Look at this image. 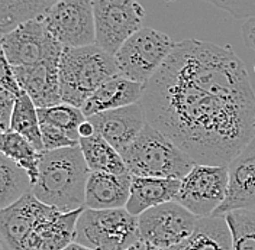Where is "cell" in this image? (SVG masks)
Here are the masks:
<instances>
[{
  "label": "cell",
  "instance_id": "6da1fadb",
  "mask_svg": "<svg viewBox=\"0 0 255 250\" xmlns=\"http://www.w3.org/2000/svg\"><path fill=\"white\" fill-rule=\"evenodd\" d=\"M139 104L148 123L196 164L228 167L255 136V93L229 45L175 44Z\"/></svg>",
  "mask_w": 255,
  "mask_h": 250
},
{
  "label": "cell",
  "instance_id": "7a4b0ae2",
  "mask_svg": "<svg viewBox=\"0 0 255 250\" xmlns=\"http://www.w3.org/2000/svg\"><path fill=\"white\" fill-rule=\"evenodd\" d=\"M90 173L80 145L42 152L32 194L63 214L79 211L86 208V187Z\"/></svg>",
  "mask_w": 255,
  "mask_h": 250
},
{
  "label": "cell",
  "instance_id": "3957f363",
  "mask_svg": "<svg viewBox=\"0 0 255 250\" xmlns=\"http://www.w3.org/2000/svg\"><path fill=\"white\" fill-rule=\"evenodd\" d=\"M115 76V58L97 45L64 48L60 61L61 101L83 109L90 95Z\"/></svg>",
  "mask_w": 255,
  "mask_h": 250
},
{
  "label": "cell",
  "instance_id": "277c9868",
  "mask_svg": "<svg viewBox=\"0 0 255 250\" xmlns=\"http://www.w3.org/2000/svg\"><path fill=\"white\" fill-rule=\"evenodd\" d=\"M122 158L128 171L141 178L181 181L196 165L174 142L149 123L122 154Z\"/></svg>",
  "mask_w": 255,
  "mask_h": 250
},
{
  "label": "cell",
  "instance_id": "5b68a950",
  "mask_svg": "<svg viewBox=\"0 0 255 250\" xmlns=\"http://www.w3.org/2000/svg\"><path fill=\"white\" fill-rule=\"evenodd\" d=\"M139 237L138 217L127 208H84L77 221L74 242L92 250H127Z\"/></svg>",
  "mask_w": 255,
  "mask_h": 250
},
{
  "label": "cell",
  "instance_id": "8992f818",
  "mask_svg": "<svg viewBox=\"0 0 255 250\" xmlns=\"http://www.w3.org/2000/svg\"><path fill=\"white\" fill-rule=\"evenodd\" d=\"M175 42L164 32L142 28L113 55L118 74L145 85L173 52Z\"/></svg>",
  "mask_w": 255,
  "mask_h": 250
},
{
  "label": "cell",
  "instance_id": "52a82bcc",
  "mask_svg": "<svg viewBox=\"0 0 255 250\" xmlns=\"http://www.w3.org/2000/svg\"><path fill=\"white\" fill-rule=\"evenodd\" d=\"M93 13L96 45L112 57L142 29L145 17L142 4L133 0H95Z\"/></svg>",
  "mask_w": 255,
  "mask_h": 250
},
{
  "label": "cell",
  "instance_id": "ba28073f",
  "mask_svg": "<svg viewBox=\"0 0 255 250\" xmlns=\"http://www.w3.org/2000/svg\"><path fill=\"white\" fill-rule=\"evenodd\" d=\"M228 167L196 164L180 182L175 203L183 205L197 219L212 217L228 194Z\"/></svg>",
  "mask_w": 255,
  "mask_h": 250
},
{
  "label": "cell",
  "instance_id": "9c48e42d",
  "mask_svg": "<svg viewBox=\"0 0 255 250\" xmlns=\"http://www.w3.org/2000/svg\"><path fill=\"white\" fill-rule=\"evenodd\" d=\"M64 47L48 32L44 19L32 20L1 38V55L12 67L61 60Z\"/></svg>",
  "mask_w": 255,
  "mask_h": 250
},
{
  "label": "cell",
  "instance_id": "30bf717a",
  "mask_svg": "<svg viewBox=\"0 0 255 250\" xmlns=\"http://www.w3.org/2000/svg\"><path fill=\"white\" fill-rule=\"evenodd\" d=\"M197 220L175 201L162 204L138 217L139 237L158 249L170 250L193 235Z\"/></svg>",
  "mask_w": 255,
  "mask_h": 250
},
{
  "label": "cell",
  "instance_id": "8fae6325",
  "mask_svg": "<svg viewBox=\"0 0 255 250\" xmlns=\"http://www.w3.org/2000/svg\"><path fill=\"white\" fill-rule=\"evenodd\" d=\"M44 23L64 48L96 45L95 13L90 0L55 1L44 17Z\"/></svg>",
  "mask_w": 255,
  "mask_h": 250
},
{
  "label": "cell",
  "instance_id": "7c38bea8",
  "mask_svg": "<svg viewBox=\"0 0 255 250\" xmlns=\"http://www.w3.org/2000/svg\"><path fill=\"white\" fill-rule=\"evenodd\" d=\"M60 214L63 213L41 203L32 192L25 195L17 203L0 211L1 246L7 250H19L36 229L57 219Z\"/></svg>",
  "mask_w": 255,
  "mask_h": 250
},
{
  "label": "cell",
  "instance_id": "4fadbf2b",
  "mask_svg": "<svg viewBox=\"0 0 255 250\" xmlns=\"http://www.w3.org/2000/svg\"><path fill=\"white\" fill-rule=\"evenodd\" d=\"M228 173L226 198L213 216H226L232 211L255 213V136L228 164Z\"/></svg>",
  "mask_w": 255,
  "mask_h": 250
},
{
  "label": "cell",
  "instance_id": "5bb4252c",
  "mask_svg": "<svg viewBox=\"0 0 255 250\" xmlns=\"http://www.w3.org/2000/svg\"><path fill=\"white\" fill-rule=\"evenodd\" d=\"M87 120L95 127L96 135L103 138L121 155L135 142L145 126L148 125L145 111L139 103L124 109L99 113L89 117Z\"/></svg>",
  "mask_w": 255,
  "mask_h": 250
},
{
  "label": "cell",
  "instance_id": "9a60e30c",
  "mask_svg": "<svg viewBox=\"0 0 255 250\" xmlns=\"http://www.w3.org/2000/svg\"><path fill=\"white\" fill-rule=\"evenodd\" d=\"M60 61L51 60L31 67H13L20 90L31 97L36 109H47L63 103L60 93Z\"/></svg>",
  "mask_w": 255,
  "mask_h": 250
},
{
  "label": "cell",
  "instance_id": "2e32d148",
  "mask_svg": "<svg viewBox=\"0 0 255 250\" xmlns=\"http://www.w3.org/2000/svg\"><path fill=\"white\" fill-rule=\"evenodd\" d=\"M133 175L92 172L86 187V208L90 210H118L125 208L132 187Z\"/></svg>",
  "mask_w": 255,
  "mask_h": 250
},
{
  "label": "cell",
  "instance_id": "e0dca14e",
  "mask_svg": "<svg viewBox=\"0 0 255 250\" xmlns=\"http://www.w3.org/2000/svg\"><path fill=\"white\" fill-rule=\"evenodd\" d=\"M143 85L122 76H115L103 83L83 106V113L89 119L99 113L124 109L138 104L142 97Z\"/></svg>",
  "mask_w": 255,
  "mask_h": 250
},
{
  "label": "cell",
  "instance_id": "ac0fdd59",
  "mask_svg": "<svg viewBox=\"0 0 255 250\" xmlns=\"http://www.w3.org/2000/svg\"><path fill=\"white\" fill-rule=\"evenodd\" d=\"M180 182L181 181L175 179L133 176L130 197L125 208L132 216L139 217L151 208L175 201L180 191Z\"/></svg>",
  "mask_w": 255,
  "mask_h": 250
},
{
  "label": "cell",
  "instance_id": "d6986e66",
  "mask_svg": "<svg viewBox=\"0 0 255 250\" xmlns=\"http://www.w3.org/2000/svg\"><path fill=\"white\" fill-rule=\"evenodd\" d=\"M83 211L84 208L60 214L57 219L42 224L19 250H64L68 245L74 243L77 221Z\"/></svg>",
  "mask_w": 255,
  "mask_h": 250
},
{
  "label": "cell",
  "instance_id": "ffe728a7",
  "mask_svg": "<svg viewBox=\"0 0 255 250\" xmlns=\"http://www.w3.org/2000/svg\"><path fill=\"white\" fill-rule=\"evenodd\" d=\"M170 250H232V233L226 217L199 219L193 235Z\"/></svg>",
  "mask_w": 255,
  "mask_h": 250
},
{
  "label": "cell",
  "instance_id": "44dd1931",
  "mask_svg": "<svg viewBox=\"0 0 255 250\" xmlns=\"http://www.w3.org/2000/svg\"><path fill=\"white\" fill-rule=\"evenodd\" d=\"M54 3V0H0L1 38L28 22L44 19Z\"/></svg>",
  "mask_w": 255,
  "mask_h": 250
},
{
  "label": "cell",
  "instance_id": "7402d4cb",
  "mask_svg": "<svg viewBox=\"0 0 255 250\" xmlns=\"http://www.w3.org/2000/svg\"><path fill=\"white\" fill-rule=\"evenodd\" d=\"M79 145L90 172H103L113 175H122L129 172L122 155L99 135L95 133L92 138L80 139Z\"/></svg>",
  "mask_w": 255,
  "mask_h": 250
},
{
  "label": "cell",
  "instance_id": "603a6c76",
  "mask_svg": "<svg viewBox=\"0 0 255 250\" xmlns=\"http://www.w3.org/2000/svg\"><path fill=\"white\" fill-rule=\"evenodd\" d=\"M31 176L22 167L6 155H0V208L4 210L31 194Z\"/></svg>",
  "mask_w": 255,
  "mask_h": 250
},
{
  "label": "cell",
  "instance_id": "cb8c5ba5",
  "mask_svg": "<svg viewBox=\"0 0 255 250\" xmlns=\"http://www.w3.org/2000/svg\"><path fill=\"white\" fill-rule=\"evenodd\" d=\"M0 151L3 155L15 161L19 167H22L25 171L29 173L32 184L35 187L39 175V161L41 154L31 142L20 136L19 133L7 130L1 133L0 138Z\"/></svg>",
  "mask_w": 255,
  "mask_h": 250
},
{
  "label": "cell",
  "instance_id": "d4e9b609",
  "mask_svg": "<svg viewBox=\"0 0 255 250\" xmlns=\"http://www.w3.org/2000/svg\"><path fill=\"white\" fill-rule=\"evenodd\" d=\"M9 130L19 133L20 136L31 142L39 152H44L38 109L33 104L31 97L23 91L17 95Z\"/></svg>",
  "mask_w": 255,
  "mask_h": 250
},
{
  "label": "cell",
  "instance_id": "484cf974",
  "mask_svg": "<svg viewBox=\"0 0 255 250\" xmlns=\"http://www.w3.org/2000/svg\"><path fill=\"white\" fill-rule=\"evenodd\" d=\"M38 116L41 125L55 126L76 142H80V126L87 120L83 110L65 103L47 109H38Z\"/></svg>",
  "mask_w": 255,
  "mask_h": 250
},
{
  "label": "cell",
  "instance_id": "4316f807",
  "mask_svg": "<svg viewBox=\"0 0 255 250\" xmlns=\"http://www.w3.org/2000/svg\"><path fill=\"white\" fill-rule=\"evenodd\" d=\"M225 217L232 233V250H255V213L232 211Z\"/></svg>",
  "mask_w": 255,
  "mask_h": 250
},
{
  "label": "cell",
  "instance_id": "83f0119b",
  "mask_svg": "<svg viewBox=\"0 0 255 250\" xmlns=\"http://www.w3.org/2000/svg\"><path fill=\"white\" fill-rule=\"evenodd\" d=\"M41 135L44 143V152L60 151L65 148L79 146V142L73 141L65 132L60 130L58 127L51 125H41Z\"/></svg>",
  "mask_w": 255,
  "mask_h": 250
},
{
  "label": "cell",
  "instance_id": "f1b7e54d",
  "mask_svg": "<svg viewBox=\"0 0 255 250\" xmlns=\"http://www.w3.org/2000/svg\"><path fill=\"white\" fill-rule=\"evenodd\" d=\"M215 6L228 10L241 19H254L255 17V1H212Z\"/></svg>",
  "mask_w": 255,
  "mask_h": 250
},
{
  "label": "cell",
  "instance_id": "f546056e",
  "mask_svg": "<svg viewBox=\"0 0 255 250\" xmlns=\"http://www.w3.org/2000/svg\"><path fill=\"white\" fill-rule=\"evenodd\" d=\"M0 84H1V90H6L9 93L19 95L22 93L20 87H19V83L16 80L15 71H13V67L7 63V60L1 55V76H0Z\"/></svg>",
  "mask_w": 255,
  "mask_h": 250
},
{
  "label": "cell",
  "instance_id": "4dcf8cb0",
  "mask_svg": "<svg viewBox=\"0 0 255 250\" xmlns=\"http://www.w3.org/2000/svg\"><path fill=\"white\" fill-rule=\"evenodd\" d=\"M242 33H244V39L247 42V45L255 51V17L247 20V23L242 28Z\"/></svg>",
  "mask_w": 255,
  "mask_h": 250
},
{
  "label": "cell",
  "instance_id": "1f68e13d",
  "mask_svg": "<svg viewBox=\"0 0 255 250\" xmlns=\"http://www.w3.org/2000/svg\"><path fill=\"white\" fill-rule=\"evenodd\" d=\"M80 139H84V138H92L93 135H95V127H93V125L89 122V120H86L83 125L80 126Z\"/></svg>",
  "mask_w": 255,
  "mask_h": 250
},
{
  "label": "cell",
  "instance_id": "d6a6232c",
  "mask_svg": "<svg viewBox=\"0 0 255 250\" xmlns=\"http://www.w3.org/2000/svg\"><path fill=\"white\" fill-rule=\"evenodd\" d=\"M127 250H161L158 248H155V246H152V245H149V243H146V242H143V240H138L135 245H132L130 248H128Z\"/></svg>",
  "mask_w": 255,
  "mask_h": 250
},
{
  "label": "cell",
  "instance_id": "836d02e7",
  "mask_svg": "<svg viewBox=\"0 0 255 250\" xmlns=\"http://www.w3.org/2000/svg\"><path fill=\"white\" fill-rule=\"evenodd\" d=\"M64 250H92V249H89V248H86V246H83V245H79V243H71V245H68L67 248Z\"/></svg>",
  "mask_w": 255,
  "mask_h": 250
},
{
  "label": "cell",
  "instance_id": "e575fe53",
  "mask_svg": "<svg viewBox=\"0 0 255 250\" xmlns=\"http://www.w3.org/2000/svg\"><path fill=\"white\" fill-rule=\"evenodd\" d=\"M0 250H7V249H4V248H3V246H1V249H0Z\"/></svg>",
  "mask_w": 255,
  "mask_h": 250
}]
</instances>
